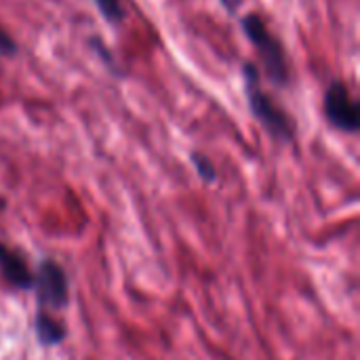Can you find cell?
I'll return each instance as SVG.
<instances>
[{
    "mask_svg": "<svg viewBox=\"0 0 360 360\" xmlns=\"http://www.w3.org/2000/svg\"><path fill=\"white\" fill-rule=\"evenodd\" d=\"M97 6L99 15L110 23V25H120L124 21V4L122 0H93Z\"/></svg>",
    "mask_w": 360,
    "mask_h": 360,
    "instance_id": "cell-7",
    "label": "cell"
},
{
    "mask_svg": "<svg viewBox=\"0 0 360 360\" xmlns=\"http://www.w3.org/2000/svg\"><path fill=\"white\" fill-rule=\"evenodd\" d=\"M19 53L17 42L8 36L4 27H0V57H15Z\"/></svg>",
    "mask_w": 360,
    "mask_h": 360,
    "instance_id": "cell-10",
    "label": "cell"
},
{
    "mask_svg": "<svg viewBox=\"0 0 360 360\" xmlns=\"http://www.w3.org/2000/svg\"><path fill=\"white\" fill-rule=\"evenodd\" d=\"M89 44H91V49L95 51V55L103 61V65L114 74V76H122V72L118 70V63H116V59H114V55L108 51V46L101 42V38H97V36H93L91 40H89Z\"/></svg>",
    "mask_w": 360,
    "mask_h": 360,
    "instance_id": "cell-9",
    "label": "cell"
},
{
    "mask_svg": "<svg viewBox=\"0 0 360 360\" xmlns=\"http://www.w3.org/2000/svg\"><path fill=\"white\" fill-rule=\"evenodd\" d=\"M32 289L36 291V302H38V312H57L68 308L70 304V285L65 278L63 268L53 262V259H42L36 274H34V285Z\"/></svg>",
    "mask_w": 360,
    "mask_h": 360,
    "instance_id": "cell-3",
    "label": "cell"
},
{
    "mask_svg": "<svg viewBox=\"0 0 360 360\" xmlns=\"http://www.w3.org/2000/svg\"><path fill=\"white\" fill-rule=\"evenodd\" d=\"M190 160H192V165H194V169H196L198 177H200L205 184H213V181L217 179V171H215L213 162H211L205 154H200V152H192Z\"/></svg>",
    "mask_w": 360,
    "mask_h": 360,
    "instance_id": "cell-8",
    "label": "cell"
},
{
    "mask_svg": "<svg viewBox=\"0 0 360 360\" xmlns=\"http://www.w3.org/2000/svg\"><path fill=\"white\" fill-rule=\"evenodd\" d=\"M243 82H245L247 103H249V110L255 116V120L264 127V131L272 139H276L281 143H291L295 139V122L264 91L259 65H255L253 61H245L243 63Z\"/></svg>",
    "mask_w": 360,
    "mask_h": 360,
    "instance_id": "cell-1",
    "label": "cell"
},
{
    "mask_svg": "<svg viewBox=\"0 0 360 360\" xmlns=\"http://www.w3.org/2000/svg\"><path fill=\"white\" fill-rule=\"evenodd\" d=\"M240 27H243L247 40L253 44V49L259 57V65H262L264 74L268 76V80L274 86H281V89L287 86L291 82L287 53H285V46L278 40V36H274L272 30L268 27L266 19L259 13H249L240 19Z\"/></svg>",
    "mask_w": 360,
    "mask_h": 360,
    "instance_id": "cell-2",
    "label": "cell"
},
{
    "mask_svg": "<svg viewBox=\"0 0 360 360\" xmlns=\"http://www.w3.org/2000/svg\"><path fill=\"white\" fill-rule=\"evenodd\" d=\"M36 338L42 346H57L63 342L65 338V329L61 323H57V319H53L46 312H36Z\"/></svg>",
    "mask_w": 360,
    "mask_h": 360,
    "instance_id": "cell-6",
    "label": "cell"
},
{
    "mask_svg": "<svg viewBox=\"0 0 360 360\" xmlns=\"http://www.w3.org/2000/svg\"><path fill=\"white\" fill-rule=\"evenodd\" d=\"M219 2H221V6H224L230 15H236L238 8H240V4H243V0H219Z\"/></svg>",
    "mask_w": 360,
    "mask_h": 360,
    "instance_id": "cell-11",
    "label": "cell"
},
{
    "mask_svg": "<svg viewBox=\"0 0 360 360\" xmlns=\"http://www.w3.org/2000/svg\"><path fill=\"white\" fill-rule=\"evenodd\" d=\"M0 274L15 289H32L34 285V272L27 268L23 255H19L17 251L8 249L2 243H0Z\"/></svg>",
    "mask_w": 360,
    "mask_h": 360,
    "instance_id": "cell-5",
    "label": "cell"
},
{
    "mask_svg": "<svg viewBox=\"0 0 360 360\" xmlns=\"http://www.w3.org/2000/svg\"><path fill=\"white\" fill-rule=\"evenodd\" d=\"M323 112L327 122L344 133H359L360 129V108L352 97L348 84L340 78L331 80L323 97Z\"/></svg>",
    "mask_w": 360,
    "mask_h": 360,
    "instance_id": "cell-4",
    "label": "cell"
}]
</instances>
